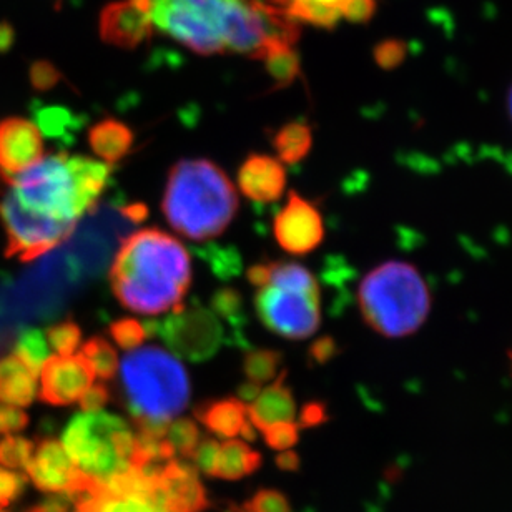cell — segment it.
<instances>
[{
	"mask_svg": "<svg viewBox=\"0 0 512 512\" xmlns=\"http://www.w3.org/2000/svg\"><path fill=\"white\" fill-rule=\"evenodd\" d=\"M143 326L147 336H160L173 355L192 363L213 358L225 340L217 315L202 306L183 308L162 321H147Z\"/></svg>",
	"mask_w": 512,
	"mask_h": 512,
	"instance_id": "obj_9",
	"label": "cell"
},
{
	"mask_svg": "<svg viewBox=\"0 0 512 512\" xmlns=\"http://www.w3.org/2000/svg\"><path fill=\"white\" fill-rule=\"evenodd\" d=\"M240 434H242L243 441H248V443H255L256 438H258L255 426L248 419L243 424L242 429H240Z\"/></svg>",
	"mask_w": 512,
	"mask_h": 512,
	"instance_id": "obj_52",
	"label": "cell"
},
{
	"mask_svg": "<svg viewBox=\"0 0 512 512\" xmlns=\"http://www.w3.org/2000/svg\"><path fill=\"white\" fill-rule=\"evenodd\" d=\"M74 504V499L69 493L49 494L47 498L39 504V508L34 509L37 512H69Z\"/></svg>",
	"mask_w": 512,
	"mask_h": 512,
	"instance_id": "obj_46",
	"label": "cell"
},
{
	"mask_svg": "<svg viewBox=\"0 0 512 512\" xmlns=\"http://www.w3.org/2000/svg\"><path fill=\"white\" fill-rule=\"evenodd\" d=\"M39 398L50 406L79 401L94 383V371L80 355L49 356L39 373Z\"/></svg>",
	"mask_w": 512,
	"mask_h": 512,
	"instance_id": "obj_14",
	"label": "cell"
},
{
	"mask_svg": "<svg viewBox=\"0 0 512 512\" xmlns=\"http://www.w3.org/2000/svg\"><path fill=\"white\" fill-rule=\"evenodd\" d=\"M508 117H509V120H511V125H512V84L508 90Z\"/></svg>",
	"mask_w": 512,
	"mask_h": 512,
	"instance_id": "obj_53",
	"label": "cell"
},
{
	"mask_svg": "<svg viewBox=\"0 0 512 512\" xmlns=\"http://www.w3.org/2000/svg\"><path fill=\"white\" fill-rule=\"evenodd\" d=\"M72 125V117L64 109H47L39 114L40 132L50 137H62Z\"/></svg>",
	"mask_w": 512,
	"mask_h": 512,
	"instance_id": "obj_41",
	"label": "cell"
},
{
	"mask_svg": "<svg viewBox=\"0 0 512 512\" xmlns=\"http://www.w3.org/2000/svg\"><path fill=\"white\" fill-rule=\"evenodd\" d=\"M35 376L49 358V343L40 330H25L15 343L14 353Z\"/></svg>",
	"mask_w": 512,
	"mask_h": 512,
	"instance_id": "obj_28",
	"label": "cell"
},
{
	"mask_svg": "<svg viewBox=\"0 0 512 512\" xmlns=\"http://www.w3.org/2000/svg\"><path fill=\"white\" fill-rule=\"evenodd\" d=\"M110 286L120 305L142 315L185 308L192 283L187 248L170 233L143 228L125 238L110 266Z\"/></svg>",
	"mask_w": 512,
	"mask_h": 512,
	"instance_id": "obj_2",
	"label": "cell"
},
{
	"mask_svg": "<svg viewBox=\"0 0 512 512\" xmlns=\"http://www.w3.org/2000/svg\"><path fill=\"white\" fill-rule=\"evenodd\" d=\"M247 278L253 286H265L270 280V265L268 263H258L248 268Z\"/></svg>",
	"mask_w": 512,
	"mask_h": 512,
	"instance_id": "obj_48",
	"label": "cell"
},
{
	"mask_svg": "<svg viewBox=\"0 0 512 512\" xmlns=\"http://www.w3.org/2000/svg\"><path fill=\"white\" fill-rule=\"evenodd\" d=\"M110 336L122 350H137L147 338L145 326L135 318H120L114 321L109 328Z\"/></svg>",
	"mask_w": 512,
	"mask_h": 512,
	"instance_id": "obj_34",
	"label": "cell"
},
{
	"mask_svg": "<svg viewBox=\"0 0 512 512\" xmlns=\"http://www.w3.org/2000/svg\"><path fill=\"white\" fill-rule=\"evenodd\" d=\"M261 60L265 62L266 72L273 80V90L290 87L300 75V57L293 45H275L266 50Z\"/></svg>",
	"mask_w": 512,
	"mask_h": 512,
	"instance_id": "obj_26",
	"label": "cell"
},
{
	"mask_svg": "<svg viewBox=\"0 0 512 512\" xmlns=\"http://www.w3.org/2000/svg\"><path fill=\"white\" fill-rule=\"evenodd\" d=\"M195 418L222 438L232 439L240 434L247 421V404L238 398L205 399L193 409Z\"/></svg>",
	"mask_w": 512,
	"mask_h": 512,
	"instance_id": "obj_19",
	"label": "cell"
},
{
	"mask_svg": "<svg viewBox=\"0 0 512 512\" xmlns=\"http://www.w3.org/2000/svg\"><path fill=\"white\" fill-rule=\"evenodd\" d=\"M276 242L290 255L315 252L325 240V223L320 210L296 192L276 215L273 223Z\"/></svg>",
	"mask_w": 512,
	"mask_h": 512,
	"instance_id": "obj_12",
	"label": "cell"
},
{
	"mask_svg": "<svg viewBox=\"0 0 512 512\" xmlns=\"http://www.w3.org/2000/svg\"><path fill=\"white\" fill-rule=\"evenodd\" d=\"M152 0H120L100 12V39L119 49L133 50L153 34Z\"/></svg>",
	"mask_w": 512,
	"mask_h": 512,
	"instance_id": "obj_13",
	"label": "cell"
},
{
	"mask_svg": "<svg viewBox=\"0 0 512 512\" xmlns=\"http://www.w3.org/2000/svg\"><path fill=\"white\" fill-rule=\"evenodd\" d=\"M0 222L4 225L5 255L32 261L59 247L74 233L77 222L59 220L24 207L9 190L0 200Z\"/></svg>",
	"mask_w": 512,
	"mask_h": 512,
	"instance_id": "obj_8",
	"label": "cell"
},
{
	"mask_svg": "<svg viewBox=\"0 0 512 512\" xmlns=\"http://www.w3.org/2000/svg\"><path fill=\"white\" fill-rule=\"evenodd\" d=\"M153 498L170 512H203L210 508L207 489L195 466L175 458L160 468Z\"/></svg>",
	"mask_w": 512,
	"mask_h": 512,
	"instance_id": "obj_16",
	"label": "cell"
},
{
	"mask_svg": "<svg viewBox=\"0 0 512 512\" xmlns=\"http://www.w3.org/2000/svg\"><path fill=\"white\" fill-rule=\"evenodd\" d=\"M303 512H313V511H311V509H306V511H303Z\"/></svg>",
	"mask_w": 512,
	"mask_h": 512,
	"instance_id": "obj_57",
	"label": "cell"
},
{
	"mask_svg": "<svg viewBox=\"0 0 512 512\" xmlns=\"http://www.w3.org/2000/svg\"><path fill=\"white\" fill-rule=\"evenodd\" d=\"M509 358H511V365H512V351L509 353Z\"/></svg>",
	"mask_w": 512,
	"mask_h": 512,
	"instance_id": "obj_56",
	"label": "cell"
},
{
	"mask_svg": "<svg viewBox=\"0 0 512 512\" xmlns=\"http://www.w3.org/2000/svg\"><path fill=\"white\" fill-rule=\"evenodd\" d=\"M271 145L278 153L281 162L286 165L300 163L310 153L313 145L310 125L301 124V122L283 125L271 138Z\"/></svg>",
	"mask_w": 512,
	"mask_h": 512,
	"instance_id": "obj_25",
	"label": "cell"
},
{
	"mask_svg": "<svg viewBox=\"0 0 512 512\" xmlns=\"http://www.w3.org/2000/svg\"><path fill=\"white\" fill-rule=\"evenodd\" d=\"M55 4H62V0H55Z\"/></svg>",
	"mask_w": 512,
	"mask_h": 512,
	"instance_id": "obj_55",
	"label": "cell"
},
{
	"mask_svg": "<svg viewBox=\"0 0 512 512\" xmlns=\"http://www.w3.org/2000/svg\"><path fill=\"white\" fill-rule=\"evenodd\" d=\"M225 512H247L245 509L242 508V506H235V504H230L227 509H225Z\"/></svg>",
	"mask_w": 512,
	"mask_h": 512,
	"instance_id": "obj_54",
	"label": "cell"
},
{
	"mask_svg": "<svg viewBox=\"0 0 512 512\" xmlns=\"http://www.w3.org/2000/svg\"><path fill=\"white\" fill-rule=\"evenodd\" d=\"M248 421L258 431H265L273 424L291 423L296 416V403L291 389L286 386V371L263 389L258 398L247 406Z\"/></svg>",
	"mask_w": 512,
	"mask_h": 512,
	"instance_id": "obj_18",
	"label": "cell"
},
{
	"mask_svg": "<svg viewBox=\"0 0 512 512\" xmlns=\"http://www.w3.org/2000/svg\"><path fill=\"white\" fill-rule=\"evenodd\" d=\"M2 509H4V508H0V512H4V511H2Z\"/></svg>",
	"mask_w": 512,
	"mask_h": 512,
	"instance_id": "obj_58",
	"label": "cell"
},
{
	"mask_svg": "<svg viewBox=\"0 0 512 512\" xmlns=\"http://www.w3.org/2000/svg\"><path fill=\"white\" fill-rule=\"evenodd\" d=\"M242 508L247 512H291V504L285 494L268 488L256 491Z\"/></svg>",
	"mask_w": 512,
	"mask_h": 512,
	"instance_id": "obj_36",
	"label": "cell"
},
{
	"mask_svg": "<svg viewBox=\"0 0 512 512\" xmlns=\"http://www.w3.org/2000/svg\"><path fill=\"white\" fill-rule=\"evenodd\" d=\"M132 128L117 119H104L89 130V145L105 163L114 165L127 157L133 145Z\"/></svg>",
	"mask_w": 512,
	"mask_h": 512,
	"instance_id": "obj_22",
	"label": "cell"
},
{
	"mask_svg": "<svg viewBox=\"0 0 512 512\" xmlns=\"http://www.w3.org/2000/svg\"><path fill=\"white\" fill-rule=\"evenodd\" d=\"M336 351H338V346H336L335 340L331 336H321L310 346L308 360L316 365H325L335 358Z\"/></svg>",
	"mask_w": 512,
	"mask_h": 512,
	"instance_id": "obj_44",
	"label": "cell"
},
{
	"mask_svg": "<svg viewBox=\"0 0 512 512\" xmlns=\"http://www.w3.org/2000/svg\"><path fill=\"white\" fill-rule=\"evenodd\" d=\"M120 386L133 418L172 421L190 401V378L182 363L168 351L148 346L122 360Z\"/></svg>",
	"mask_w": 512,
	"mask_h": 512,
	"instance_id": "obj_5",
	"label": "cell"
},
{
	"mask_svg": "<svg viewBox=\"0 0 512 512\" xmlns=\"http://www.w3.org/2000/svg\"><path fill=\"white\" fill-rule=\"evenodd\" d=\"M10 190L24 207L34 212L77 222L80 210L74 177L65 152L52 153L10 180Z\"/></svg>",
	"mask_w": 512,
	"mask_h": 512,
	"instance_id": "obj_7",
	"label": "cell"
},
{
	"mask_svg": "<svg viewBox=\"0 0 512 512\" xmlns=\"http://www.w3.org/2000/svg\"><path fill=\"white\" fill-rule=\"evenodd\" d=\"M30 85L37 92H47L60 84V80L64 79V75L49 60H35L30 65L29 70Z\"/></svg>",
	"mask_w": 512,
	"mask_h": 512,
	"instance_id": "obj_38",
	"label": "cell"
},
{
	"mask_svg": "<svg viewBox=\"0 0 512 512\" xmlns=\"http://www.w3.org/2000/svg\"><path fill=\"white\" fill-rule=\"evenodd\" d=\"M70 170L74 177L75 192L82 213L94 207L109 185L112 167L109 163L97 162L89 157H69Z\"/></svg>",
	"mask_w": 512,
	"mask_h": 512,
	"instance_id": "obj_21",
	"label": "cell"
},
{
	"mask_svg": "<svg viewBox=\"0 0 512 512\" xmlns=\"http://www.w3.org/2000/svg\"><path fill=\"white\" fill-rule=\"evenodd\" d=\"M110 401V391L104 383H92L79 399L80 408L84 413H94L104 408Z\"/></svg>",
	"mask_w": 512,
	"mask_h": 512,
	"instance_id": "obj_43",
	"label": "cell"
},
{
	"mask_svg": "<svg viewBox=\"0 0 512 512\" xmlns=\"http://www.w3.org/2000/svg\"><path fill=\"white\" fill-rule=\"evenodd\" d=\"M162 212L182 237L208 242L220 237L237 215V190L217 163L185 158L168 172Z\"/></svg>",
	"mask_w": 512,
	"mask_h": 512,
	"instance_id": "obj_3",
	"label": "cell"
},
{
	"mask_svg": "<svg viewBox=\"0 0 512 512\" xmlns=\"http://www.w3.org/2000/svg\"><path fill=\"white\" fill-rule=\"evenodd\" d=\"M153 27L195 54L260 59L273 45H293L300 25L260 0H152Z\"/></svg>",
	"mask_w": 512,
	"mask_h": 512,
	"instance_id": "obj_1",
	"label": "cell"
},
{
	"mask_svg": "<svg viewBox=\"0 0 512 512\" xmlns=\"http://www.w3.org/2000/svg\"><path fill=\"white\" fill-rule=\"evenodd\" d=\"M238 185L252 202H276L285 192V167L270 155L253 153L238 170Z\"/></svg>",
	"mask_w": 512,
	"mask_h": 512,
	"instance_id": "obj_17",
	"label": "cell"
},
{
	"mask_svg": "<svg viewBox=\"0 0 512 512\" xmlns=\"http://www.w3.org/2000/svg\"><path fill=\"white\" fill-rule=\"evenodd\" d=\"M37 394V376L15 355L0 358V403L25 408Z\"/></svg>",
	"mask_w": 512,
	"mask_h": 512,
	"instance_id": "obj_20",
	"label": "cell"
},
{
	"mask_svg": "<svg viewBox=\"0 0 512 512\" xmlns=\"http://www.w3.org/2000/svg\"><path fill=\"white\" fill-rule=\"evenodd\" d=\"M263 433L265 443L270 446L271 449L276 451H286V449L293 448L298 439H300V426L293 423H278L273 424L270 428H266Z\"/></svg>",
	"mask_w": 512,
	"mask_h": 512,
	"instance_id": "obj_37",
	"label": "cell"
},
{
	"mask_svg": "<svg viewBox=\"0 0 512 512\" xmlns=\"http://www.w3.org/2000/svg\"><path fill=\"white\" fill-rule=\"evenodd\" d=\"M212 310L215 315L222 316L233 326H242L247 321L243 311L242 293L232 286H225L213 293Z\"/></svg>",
	"mask_w": 512,
	"mask_h": 512,
	"instance_id": "obj_33",
	"label": "cell"
},
{
	"mask_svg": "<svg viewBox=\"0 0 512 512\" xmlns=\"http://www.w3.org/2000/svg\"><path fill=\"white\" fill-rule=\"evenodd\" d=\"M218 453H220V443H218L217 439L203 438L198 441L197 448L193 451L192 458L190 459H192L193 466H195L198 473H203L205 476L213 478Z\"/></svg>",
	"mask_w": 512,
	"mask_h": 512,
	"instance_id": "obj_40",
	"label": "cell"
},
{
	"mask_svg": "<svg viewBox=\"0 0 512 512\" xmlns=\"http://www.w3.org/2000/svg\"><path fill=\"white\" fill-rule=\"evenodd\" d=\"M351 0H273L278 9L285 10L296 22L320 27V29H335L343 19V10Z\"/></svg>",
	"mask_w": 512,
	"mask_h": 512,
	"instance_id": "obj_23",
	"label": "cell"
},
{
	"mask_svg": "<svg viewBox=\"0 0 512 512\" xmlns=\"http://www.w3.org/2000/svg\"><path fill=\"white\" fill-rule=\"evenodd\" d=\"M29 484L24 474L15 473L7 468H0V508H7L15 499H19Z\"/></svg>",
	"mask_w": 512,
	"mask_h": 512,
	"instance_id": "obj_39",
	"label": "cell"
},
{
	"mask_svg": "<svg viewBox=\"0 0 512 512\" xmlns=\"http://www.w3.org/2000/svg\"><path fill=\"white\" fill-rule=\"evenodd\" d=\"M80 356L87 361L90 370L102 380H112L119 371V355L114 346L102 336H94L80 348Z\"/></svg>",
	"mask_w": 512,
	"mask_h": 512,
	"instance_id": "obj_27",
	"label": "cell"
},
{
	"mask_svg": "<svg viewBox=\"0 0 512 512\" xmlns=\"http://www.w3.org/2000/svg\"><path fill=\"white\" fill-rule=\"evenodd\" d=\"M29 426V416L24 409L0 403V434H14Z\"/></svg>",
	"mask_w": 512,
	"mask_h": 512,
	"instance_id": "obj_42",
	"label": "cell"
},
{
	"mask_svg": "<svg viewBox=\"0 0 512 512\" xmlns=\"http://www.w3.org/2000/svg\"><path fill=\"white\" fill-rule=\"evenodd\" d=\"M122 213L130 222L140 223L148 217V208L143 203H132V205L122 208Z\"/></svg>",
	"mask_w": 512,
	"mask_h": 512,
	"instance_id": "obj_50",
	"label": "cell"
},
{
	"mask_svg": "<svg viewBox=\"0 0 512 512\" xmlns=\"http://www.w3.org/2000/svg\"><path fill=\"white\" fill-rule=\"evenodd\" d=\"M281 360L283 355L280 351L266 350V348L248 351L243 356V373L252 383H266L276 378Z\"/></svg>",
	"mask_w": 512,
	"mask_h": 512,
	"instance_id": "obj_29",
	"label": "cell"
},
{
	"mask_svg": "<svg viewBox=\"0 0 512 512\" xmlns=\"http://www.w3.org/2000/svg\"><path fill=\"white\" fill-rule=\"evenodd\" d=\"M35 444L30 439L7 434L0 439V466L7 469H25L34 454Z\"/></svg>",
	"mask_w": 512,
	"mask_h": 512,
	"instance_id": "obj_31",
	"label": "cell"
},
{
	"mask_svg": "<svg viewBox=\"0 0 512 512\" xmlns=\"http://www.w3.org/2000/svg\"><path fill=\"white\" fill-rule=\"evenodd\" d=\"M62 446L82 473L104 481L132 466L135 433L115 414L80 413L64 429Z\"/></svg>",
	"mask_w": 512,
	"mask_h": 512,
	"instance_id": "obj_6",
	"label": "cell"
},
{
	"mask_svg": "<svg viewBox=\"0 0 512 512\" xmlns=\"http://www.w3.org/2000/svg\"><path fill=\"white\" fill-rule=\"evenodd\" d=\"M276 468L285 473H298L301 469V459L295 451H285L275 458Z\"/></svg>",
	"mask_w": 512,
	"mask_h": 512,
	"instance_id": "obj_47",
	"label": "cell"
},
{
	"mask_svg": "<svg viewBox=\"0 0 512 512\" xmlns=\"http://www.w3.org/2000/svg\"><path fill=\"white\" fill-rule=\"evenodd\" d=\"M15 30L9 22H0V54H4L14 45Z\"/></svg>",
	"mask_w": 512,
	"mask_h": 512,
	"instance_id": "obj_51",
	"label": "cell"
},
{
	"mask_svg": "<svg viewBox=\"0 0 512 512\" xmlns=\"http://www.w3.org/2000/svg\"><path fill=\"white\" fill-rule=\"evenodd\" d=\"M260 393V384L252 383V381H247V383H243L242 386H238V399L245 404H252Z\"/></svg>",
	"mask_w": 512,
	"mask_h": 512,
	"instance_id": "obj_49",
	"label": "cell"
},
{
	"mask_svg": "<svg viewBox=\"0 0 512 512\" xmlns=\"http://www.w3.org/2000/svg\"><path fill=\"white\" fill-rule=\"evenodd\" d=\"M32 512H37V511H32Z\"/></svg>",
	"mask_w": 512,
	"mask_h": 512,
	"instance_id": "obj_59",
	"label": "cell"
},
{
	"mask_svg": "<svg viewBox=\"0 0 512 512\" xmlns=\"http://www.w3.org/2000/svg\"><path fill=\"white\" fill-rule=\"evenodd\" d=\"M165 439L175 451V456L190 459L197 448L198 441L202 438H200V429L193 419L178 418L168 424Z\"/></svg>",
	"mask_w": 512,
	"mask_h": 512,
	"instance_id": "obj_30",
	"label": "cell"
},
{
	"mask_svg": "<svg viewBox=\"0 0 512 512\" xmlns=\"http://www.w3.org/2000/svg\"><path fill=\"white\" fill-rule=\"evenodd\" d=\"M50 348L59 356L74 355L82 343V330L72 320H65L57 325L50 326L45 333Z\"/></svg>",
	"mask_w": 512,
	"mask_h": 512,
	"instance_id": "obj_32",
	"label": "cell"
},
{
	"mask_svg": "<svg viewBox=\"0 0 512 512\" xmlns=\"http://www.w3.org/2000/svg\"><path fill=\"white\" fill-rule=\"evenodd\" d=\"M203 256L212 265L213 273L225 280L238 275V271L242 270L240 255L233 248L210 247L207 252H203Z\"/></svg>",
	"mask_w": 512,
	"mask_h": 512,
	"instance_id": "obj_35",
	"label": "cell"
},
{
	"mask_svg": "<svg viewBox=\"0 0 512 512\" xmlns=\"http://www.w3.org/2000/svg\"><path fill=\"white\" fill-rule=\"evenodd\" d=\"M261 464H263L261 454L253 451L245 441L227 439L225 443L220 444L213 478L238 481L256 473L261 468Z\"/></svg>",
	"mask_w": 512,
	"mask_h": 512,
	"instance_id": "obj_24",
	"label": "cell"
},
{
	"mask_svg": "<svg viewBox=\"0 0 512 512\" xmlns=\"http://www.w3.org/2000/svg\"><path fill=\"white\" fill-rule=\"evenodd\" d=\"M328 421V411H326V404L320 401H311L305 404L301 409L300 414V428H315L320 424Z\"/></svg>",
	"mask_w": 512,
	"mask_h": 512,
	"instance_id": "obj_45",
	"label": "cell"
},
{
	"mask_svg": "<svg viewBox=\"0 0 512 512\" xmlns=\"http://www.w3.org/2000/svg\"><path fill=\"white\" fill-rule=\"evenodd\" d=\"M255 310L271 333L288 340H305L320 328L321 291L261 286L256 291Z\"/></svg>",
	"mask_w": 512,
	"mask_h": 512,
	"instance_id": "obj_10",
	"label": "cell"
},
{
	"mask_svg": "<svg viewBox=\"0 0 512 512\" xmlns=\"http://www.w3.org/2000/svg\"><path fill=\"white\" fill-rule=\"evenodd\" d=\"M363 321L376 335L401 340L418 333L433 310V293L418 266L403 260L383 261L358 286Z\"/></svg>",
	"mask_w": 512,
	"mask_h": 512,
	"instance_id": "obj_4",
	"label": "cell"
},
{
	"mask_svg": "<svg viewBox=\"0 0 512 512\" xmlns=\"http://www.w3.org/2000/svg\"><path fill=\"white\" fill-rule=\"evenodd\" d=\"M44 157V133L22 117L0 120V180H10Z\"/></svg>",
	"mask_w": 512,
	"mask_h": 512,
	"instance_id": "obj_15",
	"label": "cell"
},
{
	"mask_svg": "<svg viewBox=\"0 0 512 512\" xmlns=\"http://www.w3.org/2000/svg\"><path fill=\"white\" fill-rule=\"evenodd\" d=\"M30 481L42 493H69L77 499L89 493L94 478L82 473L70 459L62 443L54 438H42L35 444L34 454L27 468Z\"/></svg>",
	"mask_w": 512,
	"mask_h": 512,
	"instance_id": "obj_11",
	"label": "cell"
}]
</instances>
